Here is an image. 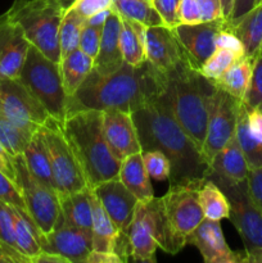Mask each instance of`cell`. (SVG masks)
I'll list each match as a JSON object with an SVG mask.
<instances>
[{"instance_id": "obj_1", "label": "cell", "mask_w": 262, "mask_h": 263, "mask_svg": "<svg viewBox=\"0 0 262 263\" xmlns=\"http://www.w3.org/2000/svg\"><path fill=\"white\" fill-rule=\"evenodd\" d=\"M162 95V94H161ZM161 95L131 113L143 152L159 151L171 164L170 184L205 180L210 163L193 139L176 122Z\"/></svg>"}, {"instance_id": "obj_2", "label": "cell", "mask_w": 262, "mask_h": 263, "mask_svg": "<svg viewBox=\"0 0 262 263\" xmlns=\"http://www.w3.org/2000/svg\"><path fill=\"white\" fill-rule=\"evenodd\" d=\"M164 85V74L148 61L140 66L123 63L120 69L108 74H99L92 68L76 94L67 98V113L79 109H118L133 113L158 98Z\"/></svg>"}, {"instance_id": "obj_3", "label": "cell", "mask_w": 262, "mask_h": 263, "mask_svg": "<svg viewBox=\"0 0 262 263\" xmlns=\"http://www.w3.org/2000/svg\"><path fill=\"white\" fill-rule=\"evenodd\" d=\"M166 85L161 98L172 117L202 151L208 116L217 86L189 63H182L164 74Z\"/></svg>"}, {"instance_id": "obj_4", "label": "cell", "mask_w": 262, "mask_h": 263, "mask_svg": "<svg viewBox=\"0 0 262 263\" xmlns=\"http://www.w3.org/2000/svg\"><path fill=\"white\" fill-rule=\"evenodd\" d=\"M61 127L81 166L87 186L94 187L120 176L121 161L105 139L103 110H72L67 113Z\"/></svg>"}, {"instance_id": "obj_5", "label": "cell", "mask_w": 262, "mask_h": 263, "mask_svg": "<svg viewBox=\"0 0 262 263\" xmlns=\"http://www.w3.org/2000/svg\"><path fill=\"white\" fill-rule=\"evenodd\" d=\"M202 181L170 184L169 192L161 198H153L152 204L156 221V241L158 248L169 254H177L188 238L204 218L199 202Z\"/></svg>"}, {"instance_id": "obj_6", "label": "cell", "mask_w": 262, "mask_h": 263, "mask_svg": "<svg viewBox=\"0 0 262 263\" xmlns=\"http://www.w3.org/2000/svg\"><path fill=\"white\" fill-rule=\"evenodd\" d=\"M68 7L66 0H14L5 13L22 28L31 45L59 63L58 33Z\"/></svg>"}, {"instance_id": "obj_7", "label": "cell", "mask_w": 262, "mask_h": 263, "mask_svg": "<svg viewBox=\"0 0 262 263\" xmlns=\"http://www.w3.org/2000/svg\"><path fill=\"white\" fill-rule=\"evenodd\" d=\"M18 80L43 104L51 118L63 122L67 97L62 84L59 63L50 61L38 48L30 46Z\"/></svg>"}, {"instance_id": "obj_8", "label": "cell", "mask_w": 262, "mask_h": 263, "mask_svg": "<svg viewBox=\"0 0 262 263\" xmlns=\"http://www.w3.org/2000/svg\"><path fill=\"white\" fill-rule=\"evenodd\" d=\"M205 179H211L228 197L230 204V220L240 235L246 248L244 262L252 259L262 252V212L248 190L247 180L231 181L210 172Z\"/></svg>"}, {"instance_id": "obj_9", "label": "cell", "mask_w": 262, "mask_h": 263, "mask_svg": "<svg viewBox=\"0 0 262 263\" xmlns=\"http://www.w3.org/2000/svg\"><path fill=\"white\" fill-rule=\"evenodd\" d=\"M40 131L48 148L58 195L71 194L86 187L85 175L62 131L61 123L50 117L45 125L41 126Z\"/></svg>"}, {"instance_id": "obj_10", "label": "cell", "mask_w": 262, "mask_h": 263, "mask_svg": "<svg viewBox=\"0 0 262 263\" xmlns=\"http://www.w3.org/2000/svg\"><path fill=\"white\" fill-rule=\"evenodd\" d=\"M18 184L25 200L28 215L31 216L43 234L50 233L61 215L58 193L51 190L32 176L26 164L23 154L13 157Z\"/></svg>"}, {"instance_id": "obj_11", "label": "cell", "mask_w": 262, "mask_h": 263, "mask_svg": "<svg viewBox=\"0 0 262 263\" xmlns=\"http://www.w3.org/2000/svg\"><path fill=\"white\" fill-rule=\"evenodd\" d=\"M0 112L25 130L36 133L50 115L18 79L0 80Z\"/></svg>"}, {"instance_id": "obj_12", "label": "cell", "mask_w": 262, "mask_h": 263, "mask_svg": "<svg viewBox=\"0 0 262 263\" xmlns=\"http://www.w3.org/2000/svg\"><path fill=\"white\" fill-rule=\"evenodd\" d=\"M92 192L120 231L121 238L116 253L123 261L127 262L130 257L128 229L133 222L136 204L139 202L138 198L123 185L120 176L100 182L99 185L92 187Z\"/></svg>"}, {"instance_id": "obj_13", "label": "cell", "mask_w": 262, "mask_h": 263, "mask_svg": "<svg viewBox=\"0 0 262 263\" xmlns=\"http://www.w3.org/2000/svg\"><path fill=\"white\" fill-rule=\"evenodd\" d=\"M240 103L241 100L217 87L211 104L207 131L202 148V153L208 163H211L215 154L235 135Z\"/></svg>"}, {"instance_id": "obj_14", "label": "cell", "mask_w": 262, "mask_h": 263, "mask_svg": "<svg viewBox=\"0 0 262 263\" xmlns=\"http://www.w3.org/2000/svg\"><path fill=\"white\" fill-rule=\"evenodd\" d=\"M225 23V18H220V20L204 21L195 25L179 23L171 27L172 33L181 45L193 68L199 69L217 49L216 39Z\"/></svg>"}, {"instance_id": "obj_15", "label": "cell", "mask_w": 262, "mask_h": 263, "mask_svg": "<svg viewBox=\"0 0 262 263\" xmlns=\"http://www.w3.org/2000/svg\"><path fill=\"white\" fill-rule=\"evenodd\" d=\"M40 246L41 251L59 254L69 263H86L92 251V234L58 218L53 230L41 235Z\"/></svg>"}, {"instance_id": "obj_16", "label": "cell", "mask_w": 262, "mask_h": 263, "mask_svg": "<svg viewBox=\"0 0 262 263\" xmlns=\"http://www.w3.org/2000/svg\"><path fill=\"white\" fill-rule=\"evenodd\" d=\"M188 244L199 251L205 263H238L246 259V252L243 256L240 252L231 251L228 246L220 221L203 218L189 235Z\"/></svg>"}, {"instance_id": "obj_17", "label": "cell", "mask_w": 262, "mask_h": 263, "mask_svg": "<svg viewBox=\"0 0 262 263\" xmlns=\"http://www.w3.org/2000/svg\"><path fill=\"white\" fill-rule=\"evenodd\" d=\"M145 49L146 61L163 74L170 73L182 63H189L181 45L166 25L146 28Z\"/></svg>"}, {"instance_id": "obj_18", "label": "cell", "mask_w": 262, "mask_h": 263, "mask_svg": "<svg viewBox=\"0 0 262 263\" xmlns=\"http://www.w3.org/2000/svg\"><path fill=\"white\" fill-rule=\"evenodd\" d=\"M158 244L156 241V221L152 199L136 204L128 229V251L134 261L154 263Z\"/></svg>"}, {"instance_id": "obj_19", "label": "cell", "mask_w": 262, "mask_h": 263, "mask_svg": "<svg viewBox=\"0 0 262 263\" xmlns=\"http://www.w3.org/2000/svg\"><path fill=\"white\" fill-rule=\"evenodd\" d=\"M30 46L22 28L7 13L0 15V80L18 79Z\"/></svg>"}, {"instance_id": "obj_20", "label": "cell", "mask_w": 262, "mask_h": 263, "mask_svg": "<svg viewBox=\"0 0 262 263\" xmlns=\"http://www.w3.org/2000/svg\"><path fill=\"white\" fill-rule=\"evenodd\" d=\"M103 123L108 145L118 161L122 162L131 154L143 152L131 113L118 109L103 110Z\"/></svg>"}, {"instance_id": "obj_21", "label": "cell", "mask_w": 262, "mask_h": 263, "mask_svg": "<svg viewBox=\"0 0 262 263\" xmlns=\"http://www.w3.org/2000/svg\"><path fill=\"white\" fill-rule=\"evenodd\" d=\"M121 27V15L112 9L103 26L99 51L94 59V69L99 74L112 73L125 63L120 44Z\"/></svg>"}, {"instance_id": "obj_22", "label": "cell", "mask_w": 262, "mask_h": 263, "mask_svg": "<svg viewBox=\"0 0 262 263\" xmlns=\"http://www.w3.org/2000/svg\"><path fill=\"white\" fill-rule=\"evenodd\" d=\"M210 167L211 172L231 180V181L247 180L249 167L235 135L229 140V143L223 148H221L215 154Z\"/></svg>"}, {"instance_id": "obj_23", "label": "cell", "mask_w": 262, "mask_h": 263, "mask_svg": "<svg viewBox=\"0 0 262 263\" xmlns=\"http://www.w3.org/2000/svg\"><path fill=\"white\" fill-rule=\"evenodd\" d=\"M90 190L91 187L86 186L82 190L71 193V194L59 195L61 215L58 218L67 225L80 228L92 234V211L91 202H90Z\"/></svg>"}, {"instance_id": "obj_24", "label": "cell", "mask_w": 262, "mask_h": 263, "mask_svg": "<svg viewBox=\"0 0 262 263\" xmlns=\"http://www.w3.org/2000/svg\"><path fill=\"white\" fill-rule=\"evenodd\" d=\"M90 202L92 211V251L116 253L121 238L120 231L94 194L92 187L90 190Z\"/></svg>"}, {"instance_id": "obj_25", "label": "cell", "mask_w": 262, "mask_h": 263, "mask_svg": "<svg viewBox=\"0 0 262 263\" xmlns=\"http://www.w3.org/2000/svg\"><path fill=\"white\" fill-rule=\"evenodd\" d=\"M120 179L140 202L153 199L154 192L143 159V152L131 154L121 162Z\"/></svg>"}, {"instance_id": "obj_26", "label": "cell", "mask_w": 262, "mask_h": 263, "mask_svg": "<svg viewBox=\"0 0 262 263\" xmlns=\"http://www.w3.org/2000/svg\"><path fill=\"white\" fill-rule=\"evenodd\" d=\"M23 158H25L26 164H27L28 170L35 179H38L44 185L58 193L55 181H54L48 148H46L44 135L40 128L33 134L30 144L23 153Z\"/></svg>"}, {"instance_id": "obj_27", "label": "cell", "mask_w": 262, "mask_h": 263, "mask_svg": "<svg viewBox=\"0 0 262 263\" xmlns=\"http://www.w3.org/2000/svg\"><path fill=\"white\" fill-rule=\"evenodd\" d=\"M92 68H94V59L90 58L80 49H76L61 59L59 69H61L62 84L67 98H71L76 94Z\"/></svg>"}, {"instance_id": "obj_28", "label": "cell", "mask_w": 262, "mask_h": 263, "mask_svg": "<svg viewBox=\"0 0 262 263\" xmlns=\"http://www.w3.org/2000/svg\"><path fill=\"white\" fill-rule=\"evenodd\" d=\"M256 57L244 55L236 59L220 77L212 80L213 84L236 99L243 100L251 82Z\"/></svg>"}, {"instance_id": "obj_29", "label": "cell", "mask_w": 262, "mask_h": 263, "mask_svg": "<svg viewBox=\"0 0 262 263\" xmlns=\"http://www.w3.org/2000/svg\"><path fill=\"white\" fill-rule=\"evenodd\" d=\"M228 26L241 40L246 49V55L256 57L261 51L262 3L252 8L247 14L235 22H228Z\"/></svg>"}, {"instance_id": "obj_30", "label": "cell", "mask_w": 262, "mask_h": 263, "mask_svg": "<svg viewBox=\"0 0 262 263\" xmlns=\"http://www.w3.org/2000/svg\"><path fill=\"white\" fill-rule=\"evenodd\" d=\"M121 20H122V27H121L120 44L123 61L131 66H140L146 61L145 35L148 27L136 21L126 20L123 17H121Z\"/></svg>"}, {"instance_id": "obj_31", "label": "cell", "mask_w": 262, "mask_h": 263, "mask_svg": "<svg viewBox=\"0 0 262 263\" xmlns=\"http://www.w3.org/2000/svg\"><path fill=\"white\" fill-rule=\"evenodd\" d=\"M14 215V235L17 249L33 263V259L41 253L40 238L43 233L27 211L13 207Z\"/></svg>"}, {"instance_id": "obj_32", "label": "cell", "mask_w": 262, "mask_h": 263, "mask_svg": "<svg viewBox=\"0 0 262 263\" xmlns=\"http://www.w3.org/2000/svg\"><path fill=\"white\" fill-rule=\"evenodd\" d=\"M235 136L244 156H246L249 170L262 167V141L258 140L249 128L248 108L246 107L243 100H241L240 108H239Z\"/></svg>"}, {"instance_id": "obj_33", "label": "cell", "mask_w": 262, "mask_h": 263, "mask_svg": "<svg viewBox=\"0 0 262 263\" xmlns=\"http://www.w3.org/2000/svg\"><path fill=\"white\" fill-rule=\"evenodd\" d=\"M199 202L204 218L221 221L230 217V204L228 197L211 179H205L200 186Z\"/></svg>"}, {"instance_id": "obj_34", "label": "cell", "mask_w": 262, "mask_h": 263, "mask_svg": "<svg viewBox=\"0 0 262 263\" xmlns=\"http://www.w3.org/2000/svg\"><path fill=\"white\" fill-rule=\"evenodd\" d=\"M112 8L121 17L136 21L146 27L164 25L152 0H113Z\"/></svg>"}, {"instance_id": "obj_35", "label": "cell", "mask_w": 262, "mask_h": 263, "mask_svg": "<svg viewBox=\"0 0 262 263\" xmlns=\"http://www.w3.org/2000/svg\"><path fill=\"white\" fill-rule=\"evenodd\" d=\"M85 25H86V18L80 15L71 7L67 8V12L64 14L63 20H62L58 33L61 59L68 55L69 53H72L76 49H79L80 36H81L82 28H84Z\"/></svg>"}, {"instance_id": "obj_36", "label": "cell", "mask_w": 262, "mask_h": 263, "mask_svg": "<svg viewBox=\"0 0 262 263\" xmlns=\"http://www.w3.org/2000/svg\"><path fill=\"white\" fill-rule=\"evenodd\" d=\"M33 134L15 125L0 112V143L12 157L25 153Z\"/></svg>"}, {"instance_id": "obj_37", "label": "cell", "mask_w": 262, "mask_h": 263, "mask_svg": "<svg viewBox=\"0 0 262 263\" xmlns=\"http://www.w3.org/2000/svg\"><path fill=\"white\" fill-rule=\"evenodd\" d=\"M235 55H234L231 51L226 50V49L217 48L213 51L212 55L207 59V61L203 63V66L200 67L198 71L203 74L204 77L210 80H216L217 77H220L234 62L236 61Z\"/></svg>"}, {"instance_id": "obj_38", "label": "cell", "mask_w": 262, "mask_h": 263, "mask_svg": "<svg viewBox=\"0 0 262 263\" xmlns=\"http://www.w3.org/2000/svg\"><path fill=\"white\" fill-rule=\"evenodd\" d=\"M243 103L249 109H262V51H259L254 59L251 82Z\"/></svg>"}, {"instance_id": "obj_39", "label": "cell", "mask_w": 262, "mask_h": 263, "mask_svg": "<svg viewBox=\"0 0 262 263\" xmlns=\"http://www.w3.org/2000/svg\"><path fill=\"white\" fill-rule=\"evenodd\" d=\"M143 159L149 177L156 181L169 180L171 172V164L169 158L159 151L143 152Z\"/></svg>"}, {"instance_id": "obj_40", "label": "cell", "mask_w": 262, "mask_h": 263, "mask_svg": "<svg viewBox=\"0 0 262 263\" xmlns=\"http://www.w3.org/2000/svg\"><path fill=\"white\" fill-rule=\"evenodd\" d=\"M0 200L8 203L12 207L27 211L18 184L2 171H0Z\"/></svg>"}, {"instance_id": "obj_41", "label": "cell", "mask_w": 262, "mask_h": 263, "mask_svg": "<svg viewBox=\"0 0 262 263\" xmlns=\"http://www.w3.org/2000/svg\"><path fill=\"white\" fill-rule=\"evenodd\" d=\"M0 240L17 249L14 235V215L13 207L0 200Z\"/></svg>"}, {"instance_id": "obj_42", "label": "cell", "mask_w": 262, "mask_h": 263, "mask_svg": "<svg viewBox=\"0 0 262 263\" xmlns=\"http://www.w3.org/2000/svg\"><path fill=\"white\" fill-rule=\"evenodd\" d=\"M102 30L103 27H94V26L85 25L84 28H82L81 36H80L79 49L92 59H95L98 51H99Z\"/></svg>"}, {"instance_id": "obj_43", "label": "cell", "mask_w": 262, "mask_h": 263, "mask_svg": "<svg viewBox=\"0 0 262 263\" xmlns=\"http://www.w3.org/2000/svg\"><path fill=\"white\" fill-rule=\"evenodd\" d=\"M216 46L231 51L236 58H241V57L246 55V49H244L243 43H241L240 39L234 33V31H231L230 28H229L228 22L225 23V26H223V27L221 28L220 32H218L217 39H216Z\"/></svg>"}, {"instance_id": "obj_44", "label": "cell", "mask_w": 262, "mask_h": 263, "mask_svg": "<svg viewBox=\"0 0 262 263\" xmlns=\"http://www.w3.org/2000/svg\"><path fill=\"white\" fill-rule=\"evenodd\" d=\"M69 7L87 20L102 10L112 8L113 0H73Z\"/></svg>"}, {"instance_id": "obj_45", "label": "cell", "mask_w": 262, "mask_h": 263, "mask_svg": "<svg viewBox=\"0 0 262 263\" xmlns=\"http://www.w3.org/2000/svg\"><path fill=\"white\" fill-rule=\"evenodd\" d=\"M204 22L200 14V9L195 0H180L177 7V25H195Z\"/></svg>"}, {"instance_id": "obj_46", "label": "cell", "mask_w": 262, "mask_h": 263, "mask_svg": "<svg viewBox=\"0 0 262 263\" xmlns=\"http://www.w3.org/2000/svg\"><path fill=\"white\" fill-rule=\"evenodd\" d=\"M180 0H152V4L156 8L158 14L167 27H174L177 25V7Z\"/></svg>"}, {"instance_id": "obj_47", "label": "cell", "mask_w": 262, "mask_h": 263, "mask_svg": "<svg viewBox=\"0 0 262 263\" xmlns=\"http://www.w3.org/2000/svg\"><path fill=\"white\" fill-rule=\"evenodd\" d=\"M249 194L262 212V167L249 170L247 177Z\"/></svg>"}, {"instance_id": "obj_48", "label": "cell", "mask_w": 262, "mask_h": 263, "mask_svg": "<svg viewBox=\"0 0 262 263\" xmlns=\"http://www.w3.org/2000/svg\"><path fill=\"white\" fill-rule=\"evenodd\" d=\"M200 9L203 21H213L223 18L220 0H195Z\"/></svg>"}, {"instance_id": "obj_49", "label": "cell", "mask_w": 262, "mask_h": 263, "mask_svg": "<svg viewBox=\"0 0 262 263\" xmlns=\"http://www.w3.org/2000/svg\"><path fill=\"white\" fill-rule=\"evenodd\" d=\"M0 171L4 175H7L9 179H12L13 181H15V179H17L13 157L5 151V148L2 145V143H0Z\"/></svg>"}, {"instance_id": "obj_50", "label": "cell", "mask_w": 262, "mask_h": 263, "mask_svg": "<svg viewBox=\"0 0 262 263\" xmlns=\"http://www.w3.org/2000/svg\"><path fill=\"white\" fill-rule=\"evenodd\" d=\"M86 263H125V261L113 252L91 251L87 256Z\"/></svg>"}, {"instance_id": "obj_51", "label": "cell", "mask_w": 262, "mask_h": 263, "mask_svg": "<svg viewBox=\"0 0 262 263\" xmlns=\"http://www.w3.org/2000/svg\"><path fill=\"white\" fill-rule=\"evenodd\" d=\"M253 7L254 0H234L231 14L230 17H229V20L226 21H228V22H235L239 18L243 17L244 14H247Z\"/></svg>"}, {"instance_id": "obj_52", "label": "cell", "mask_w": 262, "mask_h": 263, "mask_svg": "<svg viewBox=\"0 0 262 263\" xmlns=\"http://www.w3.org/2000/svg\"><path fill=\"white\" fill-rule=\"evenodd\" d=\"M248 125L252 134L258 140L262 141V110L261 109H249L248 108Z\"/></svg>"}, {"instance_id": "obj_53", "label": "cell", "mask_w": 262, "mask_h": 263, "mask_svg": "<svg viewBox=\"0 0 262 263\" xmlns=\"http://www.w3.org/2000/svg\"><path fill=\"white\" fill-rule=\"evenodd\" d=\"M69 263L64 257L59 256V254L48 253V252L41 251V253L33 259V263Z\"/></svg>"}, {"instance_id": "obj_54", "label": "cell", "mask_w": 262, "mask_h": 263, "mask_svg": "<svg viewBox=\"0 0 262 263\" xmlns=\"http://www.w3.org/2000/svg\"><path fill=\"white\" fill-rule=\"evenodd\" d=\"M113 8H109V9H105V10H102V12L97 13V14H94L92 17L87 18L86 20V25L89 26H94V27H103L104 26V22L105 20H107V17L109 15V13L112 12Z\"/></svg>"}, {"instance_id": "obj_55", "label": "cell", "mask_w": 262, "mask_h": 263, "mask_svg": "<svg viewBox=\"0 0 262 263\" xmlns=\"http://www.w3.org/2000/svg\"><path fill=\"white\" fill-rule=\"evenodd\" d=\"M221 2V8H222V14L225 20H229L231 14V10H233V4L234 0H220Z\"/></svg>"}, {"instance_id": "obj_56", "label": "cell", "mask_w": 262, "mask_h": 263, "mask_svg": "<svg viewBox=\"0 0 262 263\" xmlns=\"http://www.w3.org/2000/svg\"><path fill=\"white\" fill-rule=\"evenodd\" d=\"M251 263H262V252L259 254H257V256L252 259Z\"/></svg>"}, {"instance_id": "obj_57", "label": "cell", "mask_w": 262, "mask_h": 263, "mask_svg": "<svg viewBox=\"0 0 262 263\" xmlns=\"http://www.w3.org/2000/svg\"><path fill=\"white\" fill-rule=\"evenodd\" d=\"M261 3H262V0H254V7L258 4H261Z\"/></svg>"}, {"instance_id": "obj_58", "label": "cell", "mask_w": 262, "mask_h": 263, "mask_svg": "<svg viewBox=\"0 0 262 263\" xmlns=\"http://www.w3.org/2000/svg\"><path fill=\"white\" fill-rule=\"evenodd\" d=\"M261 51H262V44H261Z\"/></svg>"}, {"instance_id": "obj_59", "label": "cell", "mask_w": 262, "mask_h": 263, "mask_svg": "<svg viewBox=\"0 0 262 263\" xmlns=\"http://www.w3.org/2000/svg\"><path fill=\"white\" fill-rule=\"evenodd\" d=\"M261 110H262V109H261Z\"/></svg>"}]
</instances>
